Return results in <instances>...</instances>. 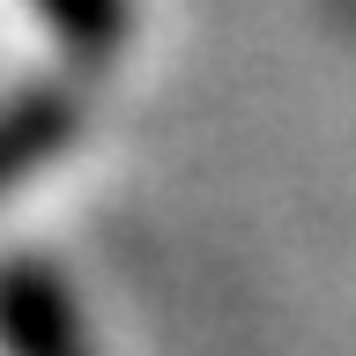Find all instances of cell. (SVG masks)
Listing matches in <instances>:
<instances>
[{
  "mask_svg": "<svg viewBox=\"0 0 356 356\" xmlns=\"http://www.w3.org/2000/svg\"><path fill=\"white\" fill-rule=\"evenodd\" d=\"M74 134V97L67 89H38V97H22L8 119H0V186L15 171H30L38 156H52Z\"/></svg>",
  "mask_w": 356,
  "mask_h": 356,
  "instance_id": "obj_2",
  "label": "cell"
},
{
  "mask_svg": "<svg viewBox=\"0 0 356 356\" xmlns=\"http://www.w3.org/2000/svg\"><path fill=\"white\" fill-rule=\"evenodd\" d=\"M0 341L8 356H89L67 312V289L38 267H8L0 275Z\"/></svg>",
  "mask_w": 356,
  "mask_h": 356,
  "instance_id": "obj_1",
  "label": "cell"
},
{
  "mask_svg": "<svg viewBox=\"0 0 356 356\" xmlns=\"http://www.w3.org/2000/svg\"><path fill=\"white\" fill-rule=\"evenodd\" d=\"M38 15L60 30L82 60H111L127 44V0H38Z\"/></svg>",
  "mask_w": 356,
  "mask_h": 356,
  "instance_id": "obj_3",
  "label": "cell"
}]
</instances>
